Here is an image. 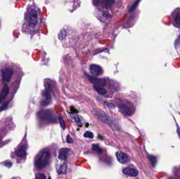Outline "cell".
<instances>
[{"label":"cell","mask_w":180,"mask_h":179,"mask_svg":"<svg viewBox=\"0 0 180 179\" xmlns=\"http://www.w3.org/2000/svg\"><path fill=\"white\" fill-rule=\"evenodd\" d=\"M26 21L29 30L32 33H37L42 23V16L39 9L35 6L30 8L26 14Z\"/></svg>","instance_id":"cell-1"},{"label":"cell","mask_w":180,"mask_h":179,"mask_svg":"<svg viewBox=\"0 0 180 179\" xmlns=\"http://www.w3.org/2000/svg\"><path fill=\"white\" fill-rule=\"evenodd\" d=\"M51 154L48 150H44L41 151L35 160V165L38 170H42L49 164Z\"/></svg>","instance_id":"cell-2"},{"label":"cell","mask_w":180,"mask_h":179,"mask_svg":"<svg viewBox=\"0 0 180 179\" xmlns=\"http://www.w3.org/2000/svg\"><path fill=\"white\" fill-rule=\"evenodd\" d=\"M95 15L97 18L103 22L110 21L112 17V13L110 9L95 8Z\"/></svg>","instance_id":"cell-3"},{"label":"cell","mask_w":180,"mask_h":179,"mask_svg":"<svg viewBox=\"0 0 180 179\" xmlns=\"http://www.w3.org/2000/svg\"><path fill=\"white\" fill-rule=\"evenodd\" d=\"M38 117L42 121H44L50 123H54L56 122V118L53 112L50 110H43L39 112Z\"/></svg>","instance_id":"cell-4"},{"label":"cell","mask_w":180,"mask_h":179,"mask_svg":"<svg viewBox=\"0 0 180 179\" xmlns=\"http://www.w3.org/2000/svg\"><path fill=\"white\" fill-rule=\"evenodd\" d=\"M115 0H93V3L97 8L110 9L115 3Z\"/></svg>","instance_id":"cell-5"},{"label":"cell","mask_w":180,"mask_h":179,"mask_svg":"<svg viewBox=\"0 0 180 179\" xmlns=\"http://www.w3.org/2000/svg\"><path fill=\"white\" fill-rule=\"evenodd\" d=\"M93 111L94 112H93V113L99 117L100 119L102 120L103 122H105L109 125L112 124V121H111V119L103 112H100V110H96V109H94Z\"/></svg>","instance_id":"cell-6"},{"label":"cell","mask_w":180,"mask_h":179,"mask_svg":"<svg viewBox=\"0 0 180 179\" xmlns=\"http://www.w3.org/2000/svg\"><path fill=\"white\" fill-rule=\"evenodd\" d=\"M13 69L11 68H5L2 70V78L5 82L10 81L13 75Z\"/></svg>","instance_id":"cell-7"},{"label":"cell","mask_w":180,"mask_h":179,"mask_svg":"<svg viewBox=\"0 0 180 179\" xmlns=\"http://www.w3.org/2000/svg\"><path fill=\"white\" fill-rule=\"evenodd\" d=\"M116 159L120 163L122 164H126L130 161V159L128 156L125 153H123L122 151H119L116 153Z\"/></svg>","instance_id":"cell-8"},{"label":"cell","mask_w":180,"mask_h":179,"mask_svg":"<svg viewBox=\"0 0 180 179\" xmlns=\"http://www.w3.org/2000/svg\"><path fill=\"white\" fill-rule=\"evenodd\" d=\"M119 109L121 112H122L123 114H124L126 116H132L134 113V111L130 107L123 104H120L119 106Z\"/></svg>","instance_id":"cell-9"},{"label":"cell","mask_w":180,"mask_h":179,"mask_svg":"<svg viewBox=\"0 0 180 179\" xmlns=\"http://www.w3.org/2000/svg\"><path fill=\"white\" fill-rule=\"evenodd\" d=\"M90 72L95 76L101 75L103 73V69L99 65L92 64L90 66Z\"/></svg>","instance_id":"cell-10"},{"label":"cell","mask_w":180,"mask_h":179,"mask_svg":"<svg viewBox=\"0 0 180 179\" xmlns=\"http://www.w3.org/2000/svg\"><path fill=\"white\" fill-rule=\"evenodd\" d=\"M50 91V87L49 86H48L46 87V89L43 92V96L44 99H43V100L42 102V105L43 106H47L50 104L51 98Z\"/></svg>","instance_id":"cell-11"},{"label":"cell","mask_w":180,"mask_h":179,"mask_svg":"<svg viewBox=\"0 0 180 179\" xmlns=\"http://www.w3.org/2000/svg\"><path fill=\"white\" fill-rule=\"evenodd\" d=\"M70 152V149L68 148H62L59 151L58 158L61 161H66V158Z\"/></svg>","instance_id":"cell-12"},{"label":"cell","mask_w":180,"mask_h":179,"mask_svg":"<svg viewBox=\"0 0 180 179\" xmlns=\"http://www.w3.org/2000/svg\"><path fill=\"white\" fill-rule=\"evenodd\" d=\"M123 173L129 177H136L138 175V172L131 168H125L123 170Z\"/></svg>","instance_id":"cell-13"},{"label":"cell","mask_w":180,"mask_h":179,"mask_svg":"<svg viewBox=\"0 0 180 179\" xmlns=\"http://www.w3.org/2000/svg\"><path fill=\"white\" fill-rule=\"evenodd\" d=\"M9 93V88L6 84H5L0 92V104L5 99Z\"/></svg>","instance_id":"cell-14"},{"label":"cell","mask_w":180,"mask_h":179,"mask_svg":"<svg viewBox=\"0 0 180 179\" xmlns=\"http://www.w3.org/2000/svg\"><path fill=\"white\" fill-rule=\"evenodd\" d=\"M26 148L24 145H22L20 148L16 151V156L19 158H23L26 156Z\"/></svg>","instance_id":"cell-15"},{"label":"cell","mask_w":180,"mask_h":179,"mask_svg":"<svg viewBox=\"0 0 180 179\" xmlns=\"http://www.w3.org/2000/svg\"><path fill=\"white\" fill-rule=\"evenodd\" d=\"M67 168V163L66 161H64L62 164H61L59 166H57L56 169L58 170V172L60 174H65Z\"/></svg>","instance_id":"cell-16"},{"label":"cell","mask_w":180,"mask_h":179,"mask_svg":"<svg viewBox=\"0 0 180 179\" xmlns=\"http://www.w3.org/2000/svg\"><path fill=\"white\" fill-rule=\"evenodd\" d=\"M90 78L91 79H90V80L95 84L94 85L99 86H104L105 84V80L104 79H98V78H91V77Z\"/></svg>","instance_id":"cell-17"},{"label":"cell","mask_w":180,"mask_h":179,"mask_svg":"<svg viewBox=\"0 0 180 179\" xmlns=\"http://www.w3.org/2000/svg\"><path fill=\"white\" fill-rule=\"evenodd\" d=\"M94 88L95 90L97 91V93L101 95H104L107 93V90L105 89L100 86L94 85Z\"/></svg>","instance_id":"cell-18"},{"label":"cell","mask_w":180,"mask_h":179,"mask_svg":"<svg viewBox=\"0 0 180 179\" xmlns=\"http://www.w3.org/2000/svg\"><path fill=\"white\" fill-rule=\"evenodd\" d=\"M58 118H59V122H60L61 127H62L63 129L64 130L65 128H66V125H65V122L64 121V120L63 119L62 116L60 114Z\"/></svg>","instance_id":"cell-19"},{"label":"cell","mask_w":180,"mask_h":179,"mask_svg":"<svg viewBox=\"0 0 180 179\" xmlns=\"http://www.w3.org/2000/svg\"><path fill=\"white\" fill-rule=\"evenodd\" d=\"M92 149L93 150L99 153H102V151H103L102 149L100 147L99 145H96V144L93 145Z\"/></svg>","instance_id":"cell-20"},{"label":"cell","mask_w":180,"mask_h":179,"mask_svg":"<svg viewBox=\"0 0 180 179\" xmlns=\"http://www.w3.org/2000/svg\"><path fill=\"white\" fill-rule=\"evenodd\" d=\"M84 137L87 138H93L94 137V135L93 133L90 132V131H86L85 133H84Z\"/></svg>","instance_id":"cell-21"},{"label":"cell","mask_w":180,"mask_h":179,"mask_svg":"<svg viewBox=\"0 0 180 179\" xmlns=\"http://www.w3.org/2000/svg\"><path fill=\"white\" fill-rule=\"evenodd\" d=\"M149 160L151 161V163L153 166H155V165L156 164V162H157V159L156 157H155L154 156H151L149 157Z\"/></svg>","instance_id":"cell-22"},{"label":"cell","mask_w":180,"mask_h":179,"mask_svg":"<svg viewBox=\"0 0 180 179\" xmlns=\"http://www.w3.org/2000/svg\"><path fill=\"white\" fill-rule=\"evenodd\" d=\"M174 19H175V22L178 24V25H180V12H179L176 14Z\"/></svg>","instance_id":"cell-23"},{"label":"cell","mask_w":180,"mask_h":179,"mask_svg":"<svg viewBox=\"0 0 180 179\" xmlns=\"http://www.w3.org/2000/svg\"><path fill=\"white\" fill-rule=\"evenodd\" d=\"M72 117H73V120H74V121H76V123H80V119H79V118H78V116H77L76 115H75V114H74L73 116H72Z\"/></svg>","instance_id":"cell-24"},{"label":"cell","mask_w":180,"mask_h":179,"mask_svg":"<svg viewBox=\"0 0 180 179\" xmlns=\"http://www.w3.org/2000/svg\"><path fill=\"white\" fill-rule=\"evenodd\" d=\"M36 178L37 179H45L46 177L44 174H37Z\"/></svg>","instance_id":"cell-25"},{"label":"cell","mask_w":180,"mask_h":179,"mask_svg":"<svg viewBox=\"0 0 180 179\" xmlns=\"http://www.w3.org/2000/svg\"><path fill=\"white\" fill-rule=\"evenodd\" d=\"M66 142L68 143H73V140H72V139L71 138V137L69 135H68V136H67V137H66Z\"/></svg>","instance_id":"cell-26"},{"label":"cell","mask_w":180,"mask_h":179,"mask_svg":"<svg viewBox=\"0 0 180 179\" xmlns=\"http://www.w3.org/2000/svg\"><path fill=\"white\" fill-rule=\"evenodd\" d=\"M12 163L10 161H8V162H5L4 163V165H5L6 166H8V167H10L11 166H12Z\"/></svg>","instance_id":"cell-27"},{"label":"cell","mask_w":180,"mask_h":179,"mask_svg":"<svg viewBox=\"0 0 180 179\" xmlns=\"http://www.w3.org/2000/svg\"><path fill=\"white\" fill-rule=\"evenodd\" d=\"M107 105L108 107L111 108V109H113L114 108V105H113L112 104H109V103H107Z\"/></svg>","instance_id":"cell-28"}]
</instances>
